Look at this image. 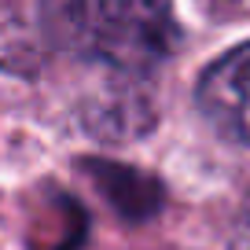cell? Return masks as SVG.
I'll list each match as a JSON object with an SVG mask.
<instances>
[{
	"mask_svg": "<svg viewBox=\"0 0 250 250\" xmlns=\"http://www.w3.org/2000/svg\"><path fill=\"white\" fill-rule=\"evenodd\" d=\"M41 30L62 52L147 74L177 48L169 0H41Z\"/></svg>",
	"mask_w": 250,
	"mask_h": 250,
	"instance_id": "1",
	"label": "cell"
},
{
	"mask_svg": "<svg viewBox=\"0 0 250 250\" xmlns=\"http://www.w3.org/2000/svg\"><path fill=\"white\" fill-rule=\"evenodd\" d=\"M195 100L221 136L250 144V41L206 66Z\"/></svg>",
	"mask_w": 250,
	"mask_h": 250,
	"instance_id": "2",
	"label": "cell"
},
{
	"mask_svg": "<svg viewBox=\"0 0 250 250\" xmlns=\"http://www.w3.org/2000/svg\"><path fill=\"white\" fill-rule=\"evenodd\" d=\"M228 250H250V195H247V203L239 206V213H235V225H232V239H228Z\"/></svg>",
	"mask_w": 250,
	"mask_h": 250,
	"instance_id": "3",
	"label": "cell"
}]
</instances>
